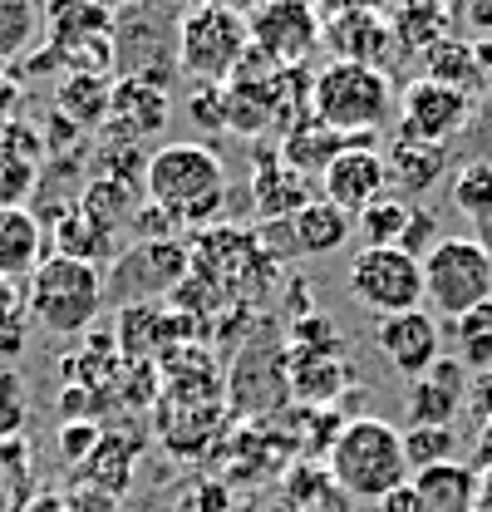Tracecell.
Segmentation results:
<instances>
[{
    "label": "cell",
    "instance_id": "3957f363",
    "mask_svg": "<svg viewBox=\"0 0 492 512\" xmlns=\"http://www.w3.org/2000/svg\"><path fill=\"white\" fill-rule=\"evenodd\" d=\"M310 119H320L345 143H360L369 133L389 128V119H394V84H389L384 69L330 60L320 74H310Z\"/></svg>",
    "mask_w": 492,
    "mask_h": 512
},
{
    "label": "cell",
    "instance_id": "30bf717a",
    "mask_svg": "<svg viewBox=\"0 0 492 512\" xmlns=\"http://www.w3.org/2000/svg\"><path fill=\"white\" fill-rule=\"evenodd\" d=\"M473 94H463V89H453V84H443V79H429V74H419V79H409V89L399 94V138H414V143H433V148H448L468 119H473Z\"/></svg>",
    "mask_w": 492,
    "mask_h": 512
},
{
    "label": "cell",
    "instance_id": "e0dca14e",
    "mask_svg": "<svg viewBox=\"0 0 492 512\" xmlns=\"http://www.w3.org/2000/svg\"><path fill=\"white\" fill-rule=\"evenodd\" d=\"M40 158L50 153L30 124H10L0 133V207H25V197L40 183Z\"/></svg>",
    "mask_w": 492,
    "mask_h": 512
},
{
    "label": "cell",
    "instance_id": "b9f144b4",
    "mask_svg": "<svg viewBox=\"0 0 492 512\" xmlns=\"http://www.w3.org/2000/svg\"><path fill=\"white\" fill-rule=\"evenodd\" d=\"M478 512H492V463L478 468Z\"/></svg>",
    "mask_w": 492,
    "mask_h": 512
},
{
    "label": "cell",
    "instance_id": "74e56055",
    "mask_svg": "<svg viewBox=\"0 0 492 512\" xmlns=\"http://www.w3.org/2000/svg\"><path fill=\"white\" fill-rule=\"evenodd\" d=\"M320 20H340V15H355V10H384V0H310Z\"/></svg>",
    "mask_w": 492,
    "mask_h": 512
},
{
    "label": "cell",
    "instance_id": "5b68a950",
    "mask_svg": "<svg viewBox=\"0 0 492 512\" xmlns=\"http://www.w3.org/2000/svg\"><path fill=\"white\" fill-rule=\"evenodd\" d=\"M173 60L202 89H222L251 60L246 15L217 10V5H187L173 25Z\"/></svg>",
    "mask_w": 492,
    "mask_h": 512
},
{
    "label": "cell",
    "instance_id": "f546056e",
    "mask_svg": "<svg viewBox=\"0 0 492 512\" xmlns=\"http://www.w3.org/2000/svg\"><path fill=\"white\" fill-rule=\"evenodd\" d=\"M40 5L35 0H0V64L25 55L40 35Z\"/></svg>",
    "mask_w": 492,
    "mask_h": 512
},
{
    "label": "cell",
    "instance_id": "f6af8a7d",
    "mask_svg": "<svg viewBox=\"0 0 492 512\" xmlns=\"http://www.w3.org/2000/svg\"><path fill=\"white\" fill-rule=\"evenodd\" d=\"M438 5H443V10H463L468 0H438Z\"/></svg>",
    "mask_w": 492,
    "mask_h": 512
},
{
    "label": "cell",
    "instance_id": "4fadbf2b",
    "mask_svg": "<svg viewBox=\"0 0 492 512\" xmlns=\"http://www.w3.org/2000/svg\"><path fill=\"white\" fill-rule=\"evenodd\" d=\"M374 345L389 360V370H399L404 380L429 375L433 365L443 360V330H438V320L424 306L404 311V316H384L374 325Z\"/></svg>",
    "mask_w": 492,
    "mask_h": 512
},
{
    "label": "cell",
    "instance_id": "ab89813d",
    "mask_svg": "<svg viewBox=\"0 0 492 512\" xmlns=\"http://www.w3.org/2000/svg\"><path fill=\"white\" fill-rule=\"evenodd\" d=\"M20 350H25V316L0 325V355H20Z\"/></svg>",
    "mask_w": 492,
    "mask_h": 512
},
{
    "label": "cell",
    "instance_id": "603a6c76",
    "mask_svg": "<svg viewBox=\"0 0 492 512\" xmlns=\"http://www.w3.org/2000/svg\"><path fill=\"white\" fill-rule=\"evenodd\" d=\"M133 458H138V439L133 434H99L94 453L79 463V478L89 488L119 498L123 488H128V478H133Z\"/></svg>",
    "mask_w": 492,
    "mask_h": 512
},
{
    "label": "cell",
    "instance_id": "484cf974",
    "mask_svg": "<svg viewBox=\"0 0 492 512\" xmlns=\"http://www.w3.org/2000/svg\"><path fill=\"white\" fill-rule=\"evenodd\" d=\"M35 498V448L30 439H0V512H25Z\"/></svg>",
    "mask_w": 492,
    "mask_h": 512
},
{
    "label": "cell",
    "instance_id": "7402d4cb",
    "mask_svg": "<svg viewBox=\"0 0 492 512\" xmlns=\"http://www.w3.org/2000/svg\"><path fill=\"white\" fill-rule=\"evenodd\" d=\"M114 227L104 217H94L84 202H69L60 217H55V256H74V261H89L99 266L104 256L114 252Z\"/></svg>",
    "mask_w": 492,
    "mask_h": 512
},
{
    "label": "cell",
    "instance_id": "7bdbcfd3",
    "mask_svg": "<svg viewBox=\"0 0 492 512\" xmlns=\"http://www.w3.org/2000/svg\"><path fill=\"white\" fill-rule=\"evenodd\" d=\"M197 5H217V10H232V15H251L261 0H197Z\"/></svg>",
    "mask_w": 492,
    "mask_h": 512
},
{
    "label": "cell",
    "instance_id": "ffe728a7",
    "mask_svg": "<svg viewBox=\"0 0 492 512\" xmlns=\"http://www.w3.org/2000/svg\"><path fill=\"white\" fill-rule=\"evenodd\" d=\"M384 168H389V192L409 202V197H424V192L443 178L448 148L414 143V138H394V143L384 148Z\"/></svg>",
    "mask_w": 492,
    "mask_h": 512
},
{
    "label": "cell",
    "instance_id": "60d3db41",
    "mask_svg": "<svg viewBox=\"0 0 492 512\" xmlns=\"http://www.w3.org/2000/svg\"><path fill=\"white\" fill-rule=\"evenodd\" d=\"M25 512H74V508H69L64 493H35V498L25 503Z\"/></svg>",
    "mask_w": 492,
    "mask_h": 512
},
{
    "label": "cell",
    "instance_id": "5bb4252c",
    "mask_svg": "<svg viewBox=\"0 0 492 512\" xmlns=\"http://www.w3.org/2000/svg\"><path fill=\"white\" fill-rule=\"evenodd\" d=\"M320 45H330V55L345 64H369V69H384L399 55V25L384 15V10H355V15H340V20H325V35Z\"/></svg>",
    "mask_w": 492,
    "mask_h": 512
},
{
    "label": "cell",
    "instance_id": "ac0fdd59",
    "mask_svg": "<svg viewBox=\"0 0 492 512\" xmlns=\"http://www.w3.org/2000/svg\"><path fill=\"white\" fill-rule=\"evenodd\" d=\"M45 222L30 207H0V276L25 286L35 276V266L45 261Z\"/></svg>",
    "mask_w": 492,
    "mask_h": 512
},
{
    "label": "cell",
    "instance_id": "cb8c5ba5",
    "mask_svg": "<svg viewBox=\"0 0 492 512\" xmlns=\"http://www.w3.org/2000/svg\"><path fill=\"white\" fill-rule=\"evenodd\" d=\"M345 148V138L340 133H330V128L320 124V119H291V128H286V143L276 148L301 178H320L325 173V163L335 158Z\"/></svg>",
    "mask_w": 492,
    "mask_h": 512
},
{
    "label": "cell",
    "instance_id": "8d00e7d4",
    "mask_svg": "<svg viewBox=\"0 0 492 512\" xmlns=\"http://www.w3.org/2000/svg\"><path fill=\"white\" fill-rule=\"evenodd\" d=\"M20 104H25L20 84H15L10 74H0V133H5L10 124H20Z\"/></svg>",
    "mask_w": 492,
    "mask_h": 512
},
{
    "label": "cell",
    "instance_id": "d6986e66",
    "mask_svg": "<svg viewBox=\"0 0 492 512\" xmlns=\"http://www.w3.org/2000/svg\"><path fill=\"white\" fill-rule=\"evenodd\" d=\"M409 419L414 424H443V429H453V414L463 409V365L458 360H438L429 375H419V380H409Z\"/></svg>",
    "mask_w": 492,
    "mask_h": 512
},
{
    "label": "cell",
    "instance_id": "7c38bea8",
    "mask_svg": "<svg viewBox=\"0 0 492 512\" xmlns=\"http://www.w3.org/2000/svg\"><path fill=\"white\" fill-rule=\"evenodd\" d=\"M168 119H173V94L163 89V79H153V74H128L123 84H114L104 138H109V143H138V138L163 133Z\"/></svg>",
    "mask_w": 492,
    "mask_h": 512
},
{
    "label": "cell",
    "instance_id": "f35d334b",
    "mask_svg": "<svg viewBox=\"0 0 492 512\" xmlns=\"http://www.w3.org/2000/svg\"><path fill=\"white\" fill-rule=\"evenodd\" d=\"M15 316H25V296H20V286H15V281H5V276H0V325H5V320H15Z\"/></svg>",
    "mask_w": 492,
    "mask_h": 512
},
{
    "label": "cell",
    "instance_id": "52a82bcc",
    "mask_svg": "<svg viewBox=\"0 0 492 512\" xmlns=\"http://www.w3.org/2000/svg\"><path fill=\"white\" fill-rule=\"evenodd\" d=\"M345 281H350V296L379 320L424 306L419 256H409L404 247H365V252H355Z\"/></svg>",
    "mask_w": 492,
    "mask_h": 512
},
{
    "label": "cell",
    "instance_id": "d4e9b609",
    "mask_svg": "<svg viewBox=\"0 0 492 512\" xmlns=\"http://www.w3.org/2000/svg\"><path fill=\"white\" fill-rule=\"evenodd\" d=\"M109 99H114L109 74H69L55 104H60V119H69L74 128H94L109 119Z\"/></svg>",
    "mask_w": 492,
    "mask_h": 512
},
{
    "label": "cell",
    "instance_id": "1f68e13d",
    "mask_svg": "<svg viewBox=\"0 0 492 512\" xmlns=\"http://www.w3.org/2000/svg\"><path fill=\"white\" fill-rule=\"evenodd\" d=\"M453 330H458L463 360H468L473 370H488L492 365V306H483V311H473V316H463V320H453Z\"/></svg>",
    "mask_w": 492,
    "mask_h": 512
},
{
    "label": "cell",
    "instance_id": "6da1fadb",
    "mask_svg": "<svg viewBox=\"0 0 492 512\" xmlns=\"http://www.w3.org/2000/svg\"><path fill=\"white\" fill-rule=\"evenodd\" d=\"M143 202H153L178 232L207 227L227 202V168L207 143H163L143 163Z\"/></svg>",
    "mask_w": 492,
    "mask_h": 512
},
{
    "label": "cell",
    "instance_id": "4316f807",
    "mask_svg": "<svg viewBox=\"0 0 492 512\" xmlns=\"http://www.w3.org/2000/svg\"><path fill=\"white\" fill-rule=\"evenodd\" d=\"M409 212H414V202L384 192L379 202H369L365 212L355 217V232L365 237V247H399L404 242V227H409Z\"/></svg>",
    "mask_w": 492,
    "mask_h": 512
},
{
    "label": "cell",
    "instance_id": "8fae6325",
    "mask_svg": "<svg viewBox=\"0 0 492 512\" xmlns=\"http://www.w3.org/2000/svg\"><path fill=\"white\" fill-rule=\"evenodd\" d=\"M389 192V168H384V148H374V143H345L330 163H325V173H320V197L325 202H335L340 212H350V217H360L369 202H379Z\"/></svg>",
    "mask_w": 492,
    "mask_h": 512
},
{
    "label": "cell",
    "instance_id": "2e32d148",
    "mask_svg": "<svg viewBox=\"0 0 492 512\" xmlns=\"http://www.w3.org/2000/svg\"><path fill=\"white\" fill-rule=\"evenodd\" d=\"M251 197H256V212H261L266 222H276V217L291 222L310 202V188L276 148H266V153H256V163H251Z\"/></svg>",
    "mask_w": 492,
    "mask_h": 512
},
{
    "label": "cell",
    "instance_id": "d6a6232c",
    "mask_svg": "<svg viewBox=\"0 0 492 512\" xmlns=\"http://www.w3.org/2000/svg\"><path fill=\"white\" fill-rule=\"evenodd\" d=\"M30 419V399H25V380L20 370H0V439H20Z\"/></svg>",
    "mask_w": 492,
    "mask_h": 512
},
{
    "label": "cell",
    "instance_id": "d590c367",
    "mask_svg": "<svg viewBox=\"0 0 492 512\" xmlns=\"http://www.w3.org/2000/svg\"><path fill=\"white\" fill-rule=\"evenodd\" d=\"M468 143H473V158L468 163H492V99H483L478 109H473V119H468Z\"/></svg>",
    "mask_w": 492,
    "mask_h": 512
},
{
    "label": "cell",
    "instance_id": "ee69618b",
    "mask_svg": "<svg viewBox=\"0 0 492 512\" xmlns=\"http://www.w3.org/2000/svg\"><path fill=\"white\" fill-rule=\"evenodd\" d=\"M89 5H99V10H109V15H114V10H128L133 0H89Z\"/></svg>",
    "mask_w": 492,
    "mask_h": 512
},
{
    "label": "cell",
    "instance_id": "f1b7e54d",
    "mask_svg": "<svg viewBox=\"0 0 492 512\" xmlns=\"http://www.w3.org/2000/svg\"><path fill=\"white\" fill-rule=\"evenodd\" d=\"M429 79H443V84H453V89H463V94H473L488 74H483V60H478V45H458V40H448V45H438L429 60Z\"/></svg>",
    "mask_w": 492,
    "mask_h": 512
},
{
    "label": "cell",
    "instance_id": "83f0119b",
    "mask_svg": "<svg viewBox=\"0 0 492 512\" xmlns=\"http://www.w3.org/2000/svg\"><path fill=\"white\" fill-rule=\"evenodd\" d=\"M448 197L473 227H483L492 217V163H463L448 178Z\"/></svg>",
    "mask_w": 492,
    "mask_h": 512
},
{
    "label": "cell",
    "instance_id": "4dcf8cb0",
    "mask_svg": "<svg viewBox=\"0 0 492 512\" xmlns=\"http://www.w3.org/2000/svg\"><path fill=\"white\" fill-rule=\"evenodd\" d=\"M404 458H409V473L429 468V463H448V458H458V434L443 429V424H409L404 429Z\"/></svg>",
    "mask_w": 492,
    "mask_h": 512
},
{
    "label": "cell",
    "instance_id": "836d02e7",
    "mask_svg": "<svg viewBox=\"0 0 492 512\" xmlns=\"http://www.w3.org/2000/svg\"><path fill=\"white\" fill-rule=\"evenodd\" d=\"M438 242H443V232H438V217H433L429 207H414V212H409V227H404V242H399V247H404L409 256H419V261H424V252H433Z\"/></svg>",
    "mask_w": 492,
    "mask_h": 512
},
{
    "label": "cell",
    "instance_id": "277c9868",
    "mask_svg": "<svg viewBox=\"0 0 492 512\" xmlns=\"http://www.w3.org/2000/svg\"><path fill=\"white\" fill-rule=\"evenodd\" d=\"M25 296V316L45 325L50 335H84L94 320L104 316V271L74 256H45L35 266V276L20 286Z\"/></svg>",
    "mask_w": 492,
    "mask_h": 512
},
{
    "label": "cell",
    "instance_id": "e575fe53",
    "mask_svg": "<svg viewBox=\"0 0 492 512\" xmlns=\"http://www.w3.org/2000/svg\"><path fill=\"white\" fill-rule=\"evenodd\" d=\"M99 434H104V429H94L89 419H69V424L60 429V453L69 458V463H74V468H79V463H84V458L94 453Z\"/></svg>",
    "mask_w": 492,
    "mask_h": 512
},
{
    "label": "cell",
    "instance_id": "8992f818",
    "mask_svg": "<svg viewBox=\"0 0 492 512\" xmlns=\"http://www.w3.org/2000/svg\"><path fill=\"white\" fill-rule=\"evenodd\" d=\"M424 311L433 320H463L492 306V256L478 237H443L419 261Z\"/></svg>",
    "mask_w": 492,
    "mask_h": 512
},
{
    "label": "cell",
    "instance_id": "9c48e42d",
    "mask_svg": "<svg viewBox=\"0 0 492 512\" xmlns=\"http://www.w3.org/2000/svg\"><path fill=\"white\" fill-rule=\"evenodd\" d=\"M50 25V45L64 55L69 74H104L114 60V20L89 0H50L40 10Z\"/></svg>",
    "mask_w": 492,
    "mask_h": 512
},
{
    "label": "cell",
    "instance_id": "9a60e30c",
    "mask_svg": "<svg viewBox=\"0 0 492 512\" xmlns=\"http://www.w3.org/2000/svg\"><path fill=\"white\" fill-rule=\"evenodd\" d=\"M409 493H414L419 512H478V468L463 463V458L414 468Z\"/></svg>",
    "mask_w": 492,
    "mask_h": 512
},
{
    "label": "cell",
    "instance_id": "7a4b0ae2",
    "mask_svg": "<svg viewBox=\"0 0 492 512\" xmlns=\"http://www.w3.org/2000/svg\"><path fill=\"white\" fill-rule=\"evenodd\" d=\"M330 483L360 503H379L394 488L409 483V458H404V429L389 419L360 414L350 424H340V434L330 439L325 453Z\"/></svg>",
    "mask_w": 492,
    "mask_h": 512
},
{
    "label": "cell",
    "instance_id": "ba28073f",
    "mask_svg": "<svg viewBox=\"0 0 492 512\" xmlns=\"http://www.w3.org/2000/svg\"><path fill=\"white\" fill-rule=\"evenodd\" d=\"M251 55L271 69H306V60L320 50L325 20L315 15L310 0H261L246 15Z\"/></svg>",
    "mask_w": 492,
    "mask_h": 512
},
{
    "label": "cell",
    "instance_id": "44dd1931",
    "mask_svg": "<svg viewBox=\"0 0 492 512\" xmlns=\"http://www.w3.org/2000/svg\"><path fill=\"white\" fill-rule=\"evenodd\" d=\"M355 237V217L350 212H340L335 202H325V197H310L306 207L291 217V247L306 256H330L340 252L345 242Z\"/></svg>",
    "mask_w": 492,
    "mask_h": 512
}]
</instances>
